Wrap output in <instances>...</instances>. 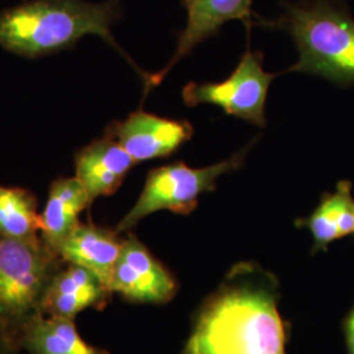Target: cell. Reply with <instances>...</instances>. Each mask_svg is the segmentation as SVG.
I'll use <instances>...</instances> for the list:
<instances>
[{"mask_svg": "<svg viewBox=\"0 0 354 354\" xmlns=\"http://www.w3.org/2000/svg\"><path fill=\"white\" fill-rule=\"evenodd\" d=\"M279 282L256 263H239L203 302L183 354H286Z\"/></svg>", "mask_w": 354, "mask_h": 354, "instance_id": "1", "label": "cell"}, {"mask_svg": "<svg viewBox=\"0 0 354 354\" xmlns=\"http://www.w3.org/2000/svg\"><path fill=\"white\" fill-rule=\"evenodd\" d=\"M121 17V0H28L0 11V46L15 55L36 59L74 48L86 36H97L118 51L143 79L142 71L112 35Z\"/></svg>", "mask_w": 354, "mask_h": 354, "instance_id": "2", "label": "cell"}, {"mask_svg": "<svg viewBox=\"0 0 354 354\" xmlns=\"http://www.w3.org/2000/svg\"><path fill=\"white\" fill-rule=\"evenodd\" d=\"M282 7L281 17L260 20V26L292 37L299 59L290 71L354 84V17L340 0H301Z\"/></svg>", "mask_w": 354, "mask_h": 354, "instance_id": "3", "label": "cell"}, {"mask_svg": "<svg viewBox=\"0 0 354 354\" xmlns=\"http://www.w3.org/2000/svg\"><path fill=\"white\" fill-rule=\"evenodd\" d=\"M64 264L41 238L17 241L0 235V324L19 342L23 329L44 315L46 291Z\"/></svg>", "mask_w": 354, "mask_h": 354, "instance_id": "4", "label": "cell"}, {"mask_svg": "<svg viewBox=\"0 0 354 354\" xmlns=\"http://www.w3.org/2000/svg\"><path fill=\"white\" fill-rule=\"evenodd\" d=\"M248 147L236 152L227 160L216 165L192 168L184 162H174L149 171L140 198L129 210L115 230L129 232L146 216L168 210L175 214L188 215L197 207L198 198L214 192L216 180L234 172L244 165Z\"/></svg>", "mask_w": 354, "mask_h": 354, "instance_id": "5", "label": "cell"}, {"mask_svg": "<svg viewBox=\"0 0 354 354\" xmlns=\"http://www.w3.org/2000/svg\"><path fill=\"white\" fill-rule=\"evenodd\" d=\"M263 54L247 49L241 62L226 80L219 83H188L183 89L187 106L213 104L228 115L266 127V104L270 83L277 74L263 67Z\"/></svg>", "mask_w": 354, "mask_h": 354, "instance_id": "6", "label": "cell"}, {"mask_svg": "<svg viewBox=\"0 0 354 354\" xmlns=\"http://www.w3.org/2000/svg\"><path fill=\"white\" fill-rule=\"evenodd\" d=\"M127 302L168 304L176 294V279L142 241L127 232L109 283Z\"/></svg>", "mask_w": 354, "mask_h": 354, "instance_id": "7", "label": "cell"}, {"mask_svg": "<svg viewBox=\"0 0 354 354\" xmlns=\"http://www.w3.org/2000/svg\"><path fill=\"white\" fill-rule=\"evenodd\" d=\"M140 165L146 160L168 158L193 137V127L185 120H172L136 111L124 121H114L105 129Z\"/></svg>", "mask_w": 354, "mask_h": 354, "instance_id": "8", "label": "cell"}, {"mask_svg": "<svg viewBox=\"0 0 354 354\" xmlns=\"http://www.w3.org/2000/svg\"><path fill=\"white\" fill-rule=\"evenodd\" d=\"M187 8V26L178 35L176 51L165 68L150 74L145 93L159 86L174 66L207 38L216 36L221 28L231 20L243 21L248 32L253 26L252 0H181Z\"/></svg>", "mask_w": 354, "mask_h": 354, "instance_id": "9", "label": "cell"}, {"mask_svg": "<svg viewBox=\"0 0 354 354\" xmlns=\"http://www.w3.org/2000/svg\"><path fill=\"white\" fill-rule=\"evenodd\" d=\"M74 165L76 178L93 203L99 197L115 193L137 162L112 134L105 131L102 138L76 151Z\"/></svg>", "mask_w": 354, "mask_h": 354, "instance_id": "10", "label": "cell"}, {"mask_svg": "<svg viewBox=\"0 0 354 354\" xmlns=\"http://www.w3.org/2000/svg\"><path fill=\"white\" fill-rule=\"evenodd\" d=\"M112 294L102 279L88 269L64 263L46 291L44 315L75 319L88 308L104 310Z\"/></svg>", "mask_w": 354, "mask_h": 354, "instance_id": "11", "label": "cell"}, {"mask_svg": "<svg viewBox=\"0 0 354 354\" xmlns=\"http://www.w3.org/2000/svg\"><path fill=\"white\" fill-rule=\"evenodd\" d=\"M124 239L115 228L80 222L59 245L57 253L64 263L88 269L109 288Z\"/></svg>", "mask_w": 354, "mask_h": 354, "instance_id": "12", "label": "cell"}, {"mask_svg": "<svg viewBox=\"0 0 354 354\" xmlns=\"http://www.w3.org/2000/svg\"><path fill=\"white\" fill-rule=\"evenodd\" d=\"M91 205L87 190L75 176L54 180L41 213V239L57 252L80 223V214Z\"/></svg>", "mask_w": 354, "mask_h": 354, "instance_id": "13", "label": "cell"}, {"mask_svg": "<svg viewBox=\"0 0 354 354\" xmlns=\"http://www.w3.org/2000/svg\"><path fill=\"white\" fill-rule=\"evenodd\" d=\"M313 236V253L327 251L329 244L354 234V197L351 181H340L333 193H324L317 209L295 222Z\"/></svg>", "mask_w": 354, "mask_h": 354, "instance_id": "14", "label": "cell"}, {"mask_svg": "<svg viewBox=\"0 0 354 354\" xmlns=\"http://www.w3.org/2000/svg\"><path fill=\"white\" fill-rule=\"evenodd\" d=\"M20 346L29 354H111L82 339L74 319L39 315L20 335Z\"/></svg>", "mask_w": 354, "mask_h": 354, "instance_id": "15", "label": "cell"}, {"mask_svg": "<svg viewBox=\"0 0 354 354\" xmlns=\"http://www.w3.org/2000/svg\"><path fill=\"white\" fill-rule=\"evenodd\" d=\"M35 193L0 184V235L17 241L41 238V214Z\"/></svg>", "mask_w": 354, "mask_h": 354, "instance_id": "16", "label": "cell"}, {"mask_svg": "<svg viewBox=\"0 0 354 354\" xmlns=\"http://www.w3.org/2000/svg\"><path fill=\"white\" fill-rule=\"evenodd\" d=\"M20 349L19 339L0 324V354H17Z\"/></svg>", "mask_w": 354, "mask_h": 354, "instance_id": "17", "label": "cell"}, {"mask_svg": "<svg viewBox=\"0 0 354 354\" xmlns=\"http://www.w3.org/2000/svg\"><path fill=\"white\" fill-rule=\"evenodd\" d=\"M342 330L346 345V354H354V304L342 320Z\"/></svg>", "mask_w": 354, "mask_h": 354, "instance_id": "18", "label": "cell"}]
</instances>
